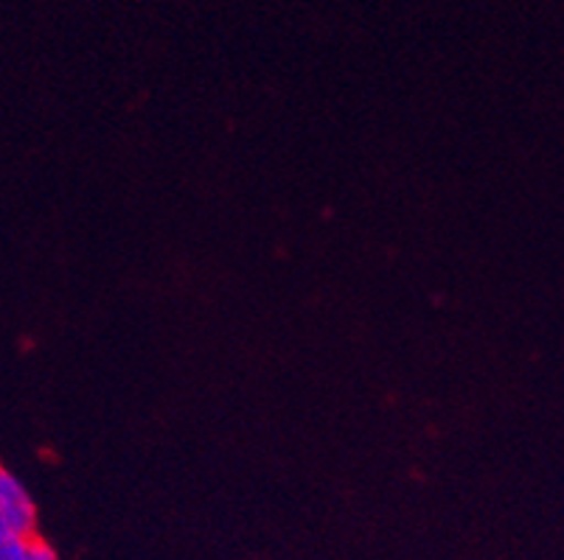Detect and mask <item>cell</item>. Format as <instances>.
Masks as SVG:
<instances>
[{"instance_id": "obj_1", "label": "cell", "mask_w": 564, "mask_h": 560, "mask_svg": "<svg viewBox=\"0 0 564 560\" xmlns=\"http://www.w3.org/2000/svg\"><path fill=\"white\" fill-rule=\"evenodd\" d=\"M37 502L14 471L0 465V527L37 536Z\"/></svg>"}, {"instance_id": "obj_2", "label": "cell", "mask_w": 564, "mask_h": 560, "mask_svg": "<svg viewBox=\"0 0 564 560\" xmlns=\"http://www.w3.org/2000/svg\"><path fill=\"white\" fill-rule=\"evenodd\" d=\"M37 536H23L18 530L0 527V560H32Z\"/></svg>"}, {"instance_id": "obj_3", "label": "cell", "mask_w": 564, "mask_h": 560, "mask_svg": "<svg viewBox=\"0 0 564 560\" xmlns=\"http://www.w3.org/2000/svg\"><path fill=\"white\" fill-rule=\"evenodd\" d=\"M32 560H59V554L54 552V547L45 541H34V552H32Z\"/></svg>"}]
</instances>
